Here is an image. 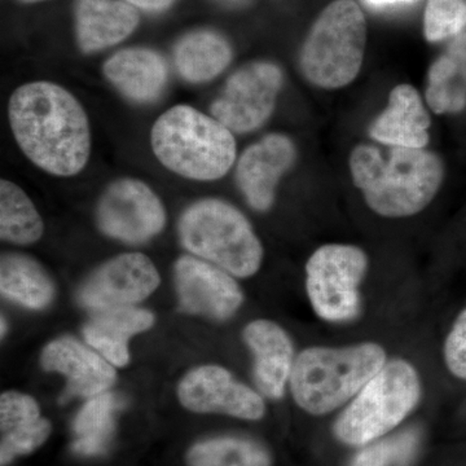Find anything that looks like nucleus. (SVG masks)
Wrapping results in <instances>:
<instances>
[{
  "instance_id": "obj_1",
  "label": "nucleus",
  "mask_w": 466,
  "mask_h": 466,
  "mask_svg": "<svg viewBox=\"0 0 466 466\" xmlns=\"http://www.w3.org/2000/svg\"><path fill=\"white\" fill-rule=\"evenodd\" d=\"M8 118L24 155L46 173L75 177L87 165L88 116L75 95L60 85L38 81L21 86L9 99Z\"/></svg>"
},
{
  "instance_id": "obj_2",
  "label": "nucleus",
  "mask_w": 466,
  "mask_h": 466,
  "mask_svg": "<svg viewBox=\"0 0 466 466\" xmlns=\"http://www.w3.org/2000/svg\"><path fill=\"white\" fill-rule=\"evenodd\" d=\"M349 164L368 207L385 218L421 213L434 200L444 179L443 161L425 149L394 147L386 159L376 147L359 144Z\"/></svg>"
},
{
  "instance_id": "obj_3",
  "label": "nucleus",
  "mask_w": 466,
  "mask_h": 466,
  "mask_svg": "<svg viewBox=\"0 0 466 466\" xmlns=\"http://www.w3.org/2000/svg\"><path fill=\"white\" fill-rule=\"evenodd\" d=\"M150 144L165 167L201 182L225 177L238 152L228 127L189 106H175L159 116L150 131Z\"/></svg>"
},
{
  "instance_id": "obj_4",
  "label": "nucleus",
  "mask_w": 466,
  "mask_h": 466,
  "mask_svg": "<svg viewBox=\"0 0 466 466\" xmlns=\"http://www.w3.org/2000/svg\"><path fill=\"white\" fill-rule=\"evenodd\" d=\"M386 363L385 350L372 342L303 350L291 370V395L306 412L327 415L354 400Z\"/></svg>"
},
{
  "instance_id": "obj_5",
  "label": "nucleus",
  "mask_w": 466,
  "mask_h": 466,
  "mask_svg": "<svg viewBox=\"0 0 466 466\" xmlns=\"http://www.w3.org/2000/svg\"><path fill=\"white\" fill-rule=\"evenodd\" d=\"M189 253L236 278H250L262 265L263 247L248 218L219 198H204L186 208L177 225Z\"/></svg>"
},
{
  "instance_id": "obj_6",
  "label": "nucleus",
  "mask_w": 466,
  "mask_h": 466,
  "mask_svg": "<svg viewBox=\"0 0 466 466\" xmlns=\"http://www.w3.org/2000/svg\"><path fill=\"white\" fill-rule=\"evenodd\" d=\"M367 46V21L355 0H334L319 15L299 55L309 84L337 90L360 73Z\"/></svg>"
},
{
  "instance_id": "obj_7",
  "label": "nucleus",
  "mask_w": 466,
  "mask_h": 466,
  "mask_svg": "<svg viewBox=\"0 0 466 466\" xmlns=\"http://www.w3.org/2000/svg\"><path fill=\"white\" fill-rule=\"evenodd\" d=\"M421 391L415 367L392 359L343 410L334 434L349 446H367L397 428L415 410Z\"/></svg>"
},
{
  "instance_id": "obj_8",
  "label": "nucleus",
  "mask_w": 466,
  "mask_h": 466,
  "mask_svg": "<svg viewBox=\"0 0 466 466\" xmlns=\"http://www.w3.org/2000/svg\"><path fill=\"white\" fill-rule=\"evenodd\" d=\"M368 257L354 245L328 244L306 263V289L315 314L330 323L354 320L360 312L361 281Z\"/></svg>"
},
{
  "instance_id": "obj_9",
  "label": "nucleus",
  "mask_w": 466,
  "mask_h": 466,
  "mask_svg": "<svg viewBox=\"0 0 466 466\" xmlns=\"http://www.w3.org/2000/svg\"><path fill=\"white\" fill-rule=\"evenodd\" d=\"M283 85V70L276 64H247L227 79L222 94L211 103V116L232 133L258 130L274 113Z\"/></svg>"
},
{
  "instance_id": "obj_10",
  "label": "nucleus",
  "mask_w": 466,
  "mask_h": 466,
  "mask_svg": "<svg viewBox=\"0 0 466 466\" xmlns=\"http://www.w3.org/2000/svg\"><path fill=\"white\" fill-rule=\"evenodd\" d=\"M100 231L126 244H143L167 225V211L155 191L142 180H116L101 195L96 208Z\"/></svg>"
},
{
  "instance_id": "obj_11",
  "label": "nucleus",
  "mask_w": 466,
  "mask_h": 466,
  "mask_svg": "<svg viewBox=\"0 0 466 466\" xmlns=\"http://www.w3.org/2000/svg\"><path fill=\"white\" fill-rule=\"evenodd\" d=\"M155 263L142 253H125L101 265L78 290L82 308L100 311L128 308L148 299L157 289Z\"/></svg>"
},
{
  "instance_id": "obj_12",
  "label": "nucleus",
  "mask_w": 466,
  "mask_h": 466,
  "mask_svg": "<svg viewBox=\"0 0 466 466\" xmlns=\"http://www.w3.org/2000/svg\"><path fill=\"white\" fill-rule=\"evenodd\" d=\"M174 279L180 306L189 314L227 320L244 300L240 285L229 272L198 257H180Z\"/></svg>"
},
{
  "instance_id": "obj_13",
  "label": "nucleus",
  "mask_w": 466,
  "mask_h": 466,
  "mask_svg": "<svg viewBox=\"0 0 466 466\" xmlns=\"http://www.w3.org/2000/svg\"><path fill=\"white\" fill-rule=\"evenodd\" d=\"M177 397L187 410L222 413L242 420H259L266 412L262 397L219 366L195 368L183 377Z\"/></svg>"
},
{
  "instance_id": "obj_14",
  "label": "nucleus",
  "mask_w": 466,
  "mask_h": 466,
  "mask_svg": "<svg viewBox=\"0 0 466 466\" xmlns=\"http://www.w3.org/2000/svg\"><path fill=\"white\" fill-rule=\"evenodd\" d=\"M296 159V146L283 134L267 135L244 150L236 167V182L254 210L272 208L278 184Z\"/></svg>"
},
{
  "instance_id": "obj_15",
  "label": "nucleus",
  "mask_w": 466,
  "mask_h": 466,
  "mask_svg": "<svg viewBox=\"0 0 466 466\" xmlns=\"http://www.w3.org/2000/svg\"><path fill=\"white\" fill-rule=\"evenodd\" d=\"M41 366L48 372L66 377L64 400L103 394L116 381L112 364L73 337H61L48 343L42 352Z\"/></svg>"
},
{
  "instance_id": "obj_16",
  "label": "nucleus",
  "mask_w": 466,
  "mask_h": 466,
  "mask_svg": "<svg viewBox=\"0 0 466 466\" xmlns=\"http://www.w3.org/2000/svg\"><path fill=\"white\" fill-rule=\"evenodd\" d=\"M244 341L254 357V381L267 398L280 400L293 370L294 348L280 325L254 320L244 329Z\"/></svg>"
},
{
  "instance_id": "obj_17",
  "label": "nucleus",
  "mask_w": 466,
  "mask_h": 466,
  "mask_svg": "<svg viewBox=\"0 0 466 466\" xmlns=\"http://www.w3.org/2000/svg\"><path fill=\"white\" fill-rule=\"evenodd\" d=\"M431 121L419 91L401 84L392 88L389 104L370 127L375 142L398 148L425 149Z\"/></svg>"
},
{
  "instance_id": "obj_18",
  "label": "nucleus",
  "mask_w": 466,
  "mask_h": 466,
  "mask_svg": "<svg viewBox=\"0 0 466 466\" xmlns=\"http://www.w3.org/2000/svg\"><path fill=\"white\" fill-rule=\"evenodd\" d=\"M76 43L85 54L125 41L140 23L139 12L126 0H76Z\"/></svg>"
},
{
  "instance_id": "obj_19",
  "label": "nucleus",
  "mask_w": 466,
  "mask_h": 466,
  "mask_svg": "<svg viewBox=\"0 0 466 466\" xmlns=\"http://www.w3.org/2000/svg\"><path fill=\"white\" fill-rule=\"evenodd\" d=\"M106 79L128 100H157L167 85V60L157 51L133 47L116 52L103 66Z\"/></svg>"
},
{
  "instance_id": "obj_20",
  "label": "nucleus",
  "mask_w": 466,
  "mask_h": 466,
  "mask_svg": "<svg viewBox=\"0 0 466 466\" xmlns=\"http://www.w3.org/2000/svg\"><path fill=\"white\" fill-rule=\"evenodd\" d=\"M0 462L5 466L41 447L50 437L51 424L30 395L7 391L0 398Z\"/></svg>"
},
{
  "instance_id": "obj_21",
  "label": "nucleus",
  "mask_w": 466,
  "mask_h": 466,
  "mask_svg": "<svg viewBox=\"0 0 466 466\" xmlns=\"http://www.w3.org/2000/svg\"><path fill=\"white\" fill-rule=\"evenodd\" d=\"M155 324V315L137 306L95 311L85 324L87 345L112 366L125 367L130 360L128 341L135 334L146 332Z\"/></svg>"
},
{
  "instance_id": "obj_22",
  "label": "nucleus",
  "mask_w": 466,
  "mask_h": 466,
  "mask_svg": "<svg viewBox=\"0 0 466 466\" xmlns=\"http://www.w3.org/2000/svg\"><path fill=\"white\" fill-rule=\"evenodd\" d=\"M425 99L435 115H455L466 108V30L429 67Z\"/></svg>"
},
{
  "instance_id": "obj_23",
  "label": "nucleus",
  "mask_w": 466,
  "mask_h": 466,
  "mask_svg": "<svg viewBox=\"0 0 466 466\" xmlns=\"http://www.w3.org/2000/svg\"><path fill=\"white\" fill-rule=\"evenodd\" d=\"M232 56L227 38L210 29L193 30L174 47L175 67L191 84H204L216 78L231 64Z\"/></svg>"
},
{
  "instance_id": "obj_24",
  "label": "nucleus",
  "mask_w": 466,
  "mask_h": 466,
  "mask_svg": "<svg viewBox=\"0 0 466 466\" xmlns=\"http://www.w3.org/2000/svg\"><path fill=\"white\" fill-rule=\"evenodd\" d=\"M0 291L5 299L30 309H43L55 299V285L36 260L8 253L0 260Z\"/></svg>"
},
{
  "instance_id": "obj_25",
  "label": "nucleus",
  "mask_w": 466,
  "mask_h": 466,
  "mask_svg": "<svg viewBox=\"0 0 466 466\" xmlns=\"http://www.w3.org/2000/svg\"><path fill=\"white\" fill-rule=\"evenodd\" d=\"M124 407V398L116 392L88 398L73 422V451L82 456L106 453L115 434L116 412Z\"/></svg>"
},
{
  "instance_id": "obj_26",
  "label": "nucleus",
  "mask_w": 466,
  "mask_h": 466,
  "mask_svg": "<svg viewBox=\"0 0 466 466\" xmlns=\"http://www.w3.org/2000/svg\"><path fill=\"white\" fill-rule=\"evenodd\" d=\"M45 223L33 201L17 184L0 182V236L16 245L34 244L42 238Z\"/></svg>"
},
{
  "instance_id": "obj_27",
  "label": "nucleus",
  "mask_w": 466,
  "mask_h": 466,
  "mask_svg": "<svg viewBox=\"0 0 466 466\" xmlns=\"http://www.w3.org/2000/svg\"><path fill=\"white\" fill-rule=\"evenodd\" d=\"M187 461L189 466H271V458L262 446L240 438H216L195 444Z\"/></svg>"
},
{
  "instance_id": "obj_28",
  "label": "nucleus",
  "mask_w": 466,
  "mask_h": 466,
  "mask_svg": "<svg viewBox=\"0 0 466 466\" xmlns=\"http://www.w3.org/2000/svg\"><path fill=\"white\" fill-rule=\"evenodd\" d=\"M419 447L416 431H403L395 437L370 444L355 456L351 466H408Z\"/></svg>"
},
{
  "instance_id": "obj_29",
  "label": "nucleus",
  "mask_w": 466,
  "mask_h": 466,
  "mask_svg": "<svg viewBox=\"0 0 466 466\" xmlns=\"http://www.w3.org/2000/svg\"><path fill=\"white\" fill-rule=\"evenodd\" d=\"M465 30L466 0H428L424 15L426 41H446Z\"/></svg>"
},
{
  "instance_id": "obj_30",
  "label": "nucleus",
  "mask_w": 466,
  "mask_h": 466,
  "mask_svg": "<svg viewBox=\"0 0 466 466\" xmlns=\"http://www.w3.org/2000/svg\"><path fill=\"white\" fill-rule=\"evenodd\" d=\"M444 360L450 372L466 380V309L459 315L444 343Z\"/></svg>"
},
{
  "instance_id": "obj_31",
  "label": "nucleus",
  "mask_w": 466,
  "mask_h": 466,
  "mask_svg": "<svg viewBox=\"0 0 466 466\" xmlns=\"http://www.w3.org/2000/svg\"><path fill=\"white\" fill-rule=\"evenodd\" d=\"M133 5L135 8L143 9L147 12H161L170 7L175 0H126Z\"/></svg>"
},
{
  "instance_id": "obj_32",
  "label": "nucleus",
  "mask_w": 466,
  "mask_h": 466,
  "mask_svg": "<svg viewBox=\"0 0 466 466\" xmlns=\"http://www.w3.org/2000/svg\"><path fill=\"white\" fill-rule=\"evenodd\" d=\"M407 2H412V0H368V3H370L372 5H389Z\"/></svg>"
},
{
  "instance_id": "obj_33",
  "label": "nucleus",
  "mask_w": 466,
  "mask_h": 466,
  "mask_svg": "<svg viewBox=\"0 0 466 466\" xmlns=\"http://www.w3.org/2000/svg\"><path fill=\"white\" fill-rule=\"evenodd\" d=\"M5 330H7V324H5V318H2V337L5 336Z\"/></svg>"
},
{
  "instance_id": "obj_34",
  "label": "nucleus",
  "mask_w": 466,
  "mask_h": 466,
  "mask_svg": "<svg viewBox=\"0 0 466 466\" xmlns=\"http://www.w3.org/2000/svg\"><path fill=\"white\" fill-rule=\"evenodd\" d=\"M20 2L27 3V5H32V3H41L46 2V0H20Z\"/></svg>"
}]
</instances>
